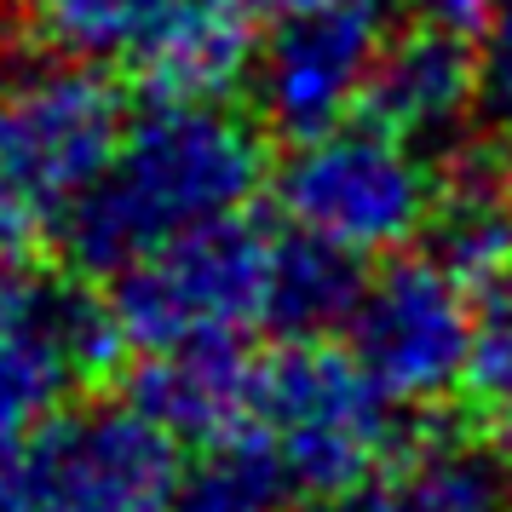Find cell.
I'll return each instance as SVG.
<instances>
[{"instance_id": "obj_1", "label": "cell", "mask_w": 512, "mask_h": 512, "mask_svg": "<svg viewBox=\"0 0 512 512\" xmlns=\"http://www.w3.org/2000/svg\"><path fill=\"white\" fill-rule=\"evenodd\" d=\"M259 173L254 127L219 104V93H156V104L121 121L58 242H70L87 271L110 277L173 236L248 213Z\"/></svg>"}, {"instance_id": "obj_2", "label": "cell", "mask_w": 512, "mask_h": 512, "mask_svg": "<svg viewBox=\"0 0 512 512\" xmlns=\"http://www.w3.org/2000/svg\"><path fill=\"white\" fill-rule=\"evenodd\" d=\"M116 75L75 58H24L0 70V254L58 242L116 144Z\"/></svg>"}, {"instance_id": "obj_3", "label": "cell", "mask_w": 512, "mask_h": 512, "mask_svg": "<svg viewBox=\"0 0 512 512\" xmlns=\"http://www.w3.org/2000/svg\"><path fill=\"white\" fill-rule=\"evenodd\" d=\"M271 254L277 236L236 213L127 259L104 300L121 351L248 346V334L271 328Z\"/></svg>"}, {"instance_id": "obj_4", "label": "cell", "mask_w": 512, "mask_h": 512, "mask_svg": "<svg viewBox=\"0 0 512 512\" xmlns=\"http://www.w3.org/2000/svg\"><path fill=\"white\" fill-rule=\"evenodd\" d=\"M277 202L288 231L323 242L346 259H380L409 248L438 208V173L426 150L380 121H334L294 139L277 173Z\"/></svg>"}, {"instance_id": "obj_5", "label": "cell", "mask_w": 512, "mask_h": 512, "mask_svg": "<svg viewBox=\"0 0 512 512\" xmlns=\"http://www.w3.org/2000/svg\"><path fill=\"white\" fill-rule=\"evenodd\" d=\"M58 58L150 93H225L248 75L259 0H29Z\"/></svg>"}, {"instance_id": "obj_6", "label": "cell", "mask_w": 512, "mask_h": 512, "mask_svg": "<svg viewBox=\"0 0 512 512\" xmlns=\"http://www.w3.org/2000/svg\"><path fill=\"white\" fill-rule=\"evenodd\" d=\"M242 415L277 449L300 501L351 484L397 443L392 403L351 363V351L323 346L317 334L282 346L277 357H254Z\"/></svg>"}, {"instance_id": "obj_7", "label": "cell", "mask_w": 512, "mask_h": 512, "mask_svg": "<svg viewBox=\"0 0 512 512\" xmlns=\"http://www.w3.org/2000/svg\"><path fill=\"white\" fill-rule=\"evenodd\" d=\"M484 288L449 259L415 254L357 282L346 311V351L392 409H432L455 397L472 369Z\"/></svg>"}, {"instance_id": "obj_8", "label": "cell", "mask_w": 512, "mask_h": 512, "mask_svg": "<svg viewBox=\"0 0 512 512\" xmlns=\"http://www.w3.org/2000/svg\"><path fill=\"white\" fill-rule=\"evenodd\" d=\"M18 461L29 512H179V438L139 403L64 409Z\"/></svg>"}, {"instance_id": "obj_9", "label": "cell", "mask_w": 512, "mask_h": 512, "mask_svg": "<svg viewBox=\"0 0 512 512\" xmlns=\"http://www.w3.org/2000/svg\"><path fill=\"white\" fill-rule=\"evenodd\" d=\"M380 47V0H277L248 52L259 116L282 139H305L357 116Z\"/></svg>"}, {"instance_id": "obj_10", "label": "cell", "mask_w": 512, "mask_h": 512, "mask_svg": "<svg viewBox=\"0 0 512 512\" xmlns=\"http://www.w3.org/2000/svg\"><path fill=\"white\" fill-rule=\"evenodd\" d=\"M116 351L121 340L104 305L24 271H0V466L18 461Z\"/></svg>"}, {"instance_id": "obj_11", "label": "cell", "mask_w": 512, "mask_h": 512, "mask_svg": "<svg viewBox=\"0 0 512 512\" xmlns=\"http://www.w3.org/2000/svg\"><path fill=\"white\" fill-rule=\"evenodd\" d=\"M317 512H512V472L461 438L392 443L369 472L317 495Z\"/></svg>"}, {"instance_id": "obj_12", "label": "cell", "mask_w": 512, "mask_h": 512, "mask_svg": "<svg viewBox=\"0 0 512 512\" xmlns=\"http://www.w3.org/2000/svg\"><path fill=\"white\" fill-rule=\"evenodd\" d=\"M478 93H484V75H478L472 41L438 35V29H415L409 41L380 47L363 110L380 127H392L409 144H420V150H438L472 121Z\"/></svg>"}, {"instance_id": "obj_13", "label": "cell", "mask_w": 512, "mask_h": 512, "mask_svg": "<svg viewBox=\"0 0 512 512\" xmlns=\"http://www.w3.org/2000/svg\"><path fill=\"white\" fill-rule=\"evenodd\" d=\"M248 380H254L248 346L150 351L133 374V403L179 443H196L248 409Z\"/></svg>"}, {"instance_id": "obj_14", "label": "cell", "mask_w": 512, "mask_h": 512, "mask_svg": "<svg viewBox=\"0 0 512 512\" xmlns=\"http://www.w3.org/2000/svg\"><path fill=\"white\" fill-rule=\"evenodd\" d=\"M300 501L277 449L248 415L196 438V461L179 478V512H288Z\"/></svg>"}, {"instance_id": "obj_15", "label": "cell", "mask_w": 512, "mask_h": 512, "mask_svg": "<svg viewBox=\"0 0 512 512\" xmlns=\"http://www.w3.org/2000/svg\"><path fill=\"white\" fill-rule=\"evenodd\" d=\"M357 259L334 254L311 236L288 231L271 254V328L288 340H311L346 323L351 294H357Z\"/></svg>"}, {"instance_id": "obj_16", "label": "cell", "mask_w": 512, "mask_h": 512, "mask_svg": "<svg viewBox=\"0 0 512 512\" xmlns=\"http://www.w3.org/2000/svg\"><path fill=\"white\" fill-rule=\"evenodd\" d=\"M478 41H484V64H478L484 93L501 116H512V0H495V12H489Z\"/></svg>"}, {"instance_id": "obj_17", "label": "cell", "mask_w": 512, "mask_h": 512, "mask_svg": "<svg viewBox=\"0 0 512 512\" xmlns=\"http://www.w3.org/2000/svg\"><path fill=\"white\" fill-rule=\"evenodd\" d=\"M415 6L420 29H438V35H455V41H478L495 12V0H409Z\"/></svg>"}, {"instance_id": "obj_18", "label": "cell", "mask_w": 512, "mask_h": 512, "mask_svg": "<svg viewBox=\"0 0 512 512\" xmlns=\"http://www.w3.org/2000/svg\"><path fill=\"white\" fill-rule=\"evenodd\" d=\"M484 403H489V420H495V426H489V432H495V455L512 466V380L507 386H495Z\"/></svg>"}, {"instance_id": "obj_19", "label": "cell", "mask_w": 512, "mask_h": 512, "mask_svg": "<svg viewBox=\"0 0 512 512\" xmlns=\"http://www.w3.org/2000/svg\"><path fill=\"white\" fill-rule=\"evenodd\" d=\"M501 219H507V254H501V277L512 282V179H507V190H501Z\"/></svg>"}, {"instance_id": "obj_20", "label": "cell", "mask_w": 512, "mask_h": 512, "mask_svg": "<svg viewBox=\"0 0 512 512\" xmlns=\"http://www.w3.org/2000/svg\"><path fill=\"white\" fill-rule=\"evenodd\" d=\"M0 512H29V507H24V489H18V478H0Z\"/></svg>"}, {"instance_id": "obj_21", "label": "cell", "mask_w": 512, "mask_h": 512, "mask_svg": "<svg viewBox=\"0 0 512 512\" xmlns=\"http://www.w3.org/2000/svg\"><path fill=\"white\" fill-rule=\"evenodd\" d=\"M0 6H6V0H0Z\"/></svg>"}]
</instances>
